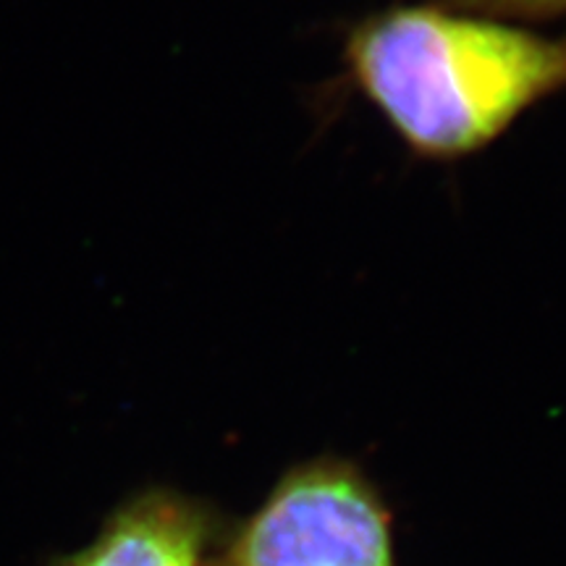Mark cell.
Segmentation results:
<instances>
[{
	"instance_id": "obj_3",
	"label": "cell",
	"mask_w": 566,
	"mask_h": 566,
	"mask_svg": "<svg viewBox=\"0 0 566 566\" xmlns=\"http://www.w3.org/2000/svg\"><path fill=\"white\" fill-rule=\"evenodd\" d=\"M210 516L184 495L150 488L111 512L84 548L45 566H205Z\"/></svg>"
},
{
	"instance_id": "obj_4",
	"label": "cell",
	"mask_w": 566,
	"mask_h": 566,
	"mask_svg": "<svg viewBox=\"0 0 566 566\" xmlns=\"http://www.w3.org/2000/svg\"><path fill=\"white\" fill-rule=\"evenodd\" d=\"M449 6L509 21L566 17V0H449Z\"/></svg>"
},
{
	"instance_id": "obj_1",
	"label": "cell",
	"mask_w": 566,
	"mask_h": 566,
	"mask_svg": "<svg viewBox=\"0 0 566 566\" xmlns=\"http://www.w3.org/2000/svg\"><path fill=\"white\" fill-rule=\"evenodd\" d=\"M346 63L415 153L451 160L566 87V38L454 6H396L354 27Z\"/></svg>"
},
{
	"instance_id": "obj_2",
	"label": "cell",
	"mask_w": 566,
	"mask_h": 566,
	"mask_svg": "<svg viewBox=\"0 0 566 566\" xmlns=\"http://www.w3.org/2000/svg\"><path fill=\"white\" fill-rule=\"evenodd\" d=\"M391 522L373 485L344 462L281 478L218 566H394Z\"/></svg>"
}]
</instances>
